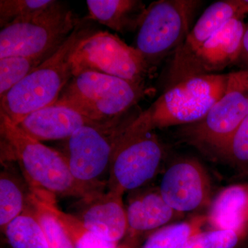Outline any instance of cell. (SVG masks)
Listing matches in <instances>:
<instances>
[{
  "label": "cell",
  "instance_id": "1",
  "mask_svg": "<svg viewBox=\"0 0 248 248\" xmlns=\"http://www.w3.org/2000/svg\"><path fill=\"white\" fill-rule=\"evenodd\" d=\"M0 134L1 158L17 161L31 192L39 200L56 203V197L80 199L107 186V182H78L72 174L66 155L31 138L2 113Z\"/></svg>",
  "mask_w": 248,
  "mask_h": 248
},
{
  "label": "cell",
  "instance_id": "2",
  "mask_svg": "<svg viewBox=\"0 0 248 248\" xmlns=\"http://www.w3.org/2000/svg\"><path fill=\"white\" fill-rule=\"evenodd\" d=\"M94 31L79 23L60 48L24 79L0 97V113L18 125L27 115L53 105L74 76L72 56Z\"/></svg>",
  "mask_w": 248,
  "mask_h": 248
},
{
  "label": "cell",
  "instance_id": "3",
  "mask_svg": "<svg viewBox=\"0 0 248 248\" xmlns=\"http://www.w3.org/2000/svg\"><path fill=\"white\" fill-rule=\"evenodd\" d=\"M228 74L195 77L167 89L134 120L139 128L153 131L189 125L203 118L226 91Z\"/></svg>",
  "mask_w": 248,
  "mask_h": 248
},
{
  "label": "cell",
  "instance_id": "4",
  "mask_svg": "<svg viewBox=\"0 0 248 248\" xmlns=\"http://www.w3.org/2000/svg\"><path fill=\"white\" fill-rule=\"evenodd\" d=\"M146 91L144 83L88 71L72 78L55 104L71 107L91 120L106 122L128 113Z\"/></svg>",
  "mask_w": 248,
  "mask_h": 248
},
{
  "label": "cell",
  "instance_id": "5",
  "mask_svg": "<svg viewBox=\"0 0 248 248\" xmlns=\"http://www.w3.org/2000/svg\"><path fill=\"white\" fill-rule=\"evenodd\" d=\"M80 23L60 1L19 18L0 31V59L11 56L48 59L64 43Z\"/></svg>",
  "mask_w": 248,
  "mask_h": 248
},
{
  "label": "cell",
  "instance_id": "6",
  "mask_svg": "<svg viewBox=\"0 0 248 248\" xmlns=\"http://www.w3.org/2000/svg\"><path fill=\"white\" fill-rule=\"evenodd\" d=\"M248 116V69H241L228 74L223 95L202 120L184 125L179 136L202 153L218 157Z\"/></svg>",
  "mask_w": 248,
  "mask_h": 248
},
{
  "label": "cell",
  "instance_id": "7",
  "mask_svg": "<svg viewBox=\"0 0 248 248\" xmlns=\"http://www.w3.org/2000/svg\"><path fill=\"white\" fill-rule=\"evenodd\" d=\"M202 4L200 0H159L147 6L135 48L151 69L182 45Z\"/></svg>",
  "mask_w": 248,
  "mask_h": 248
},
{
  "label": "cell",
  "instance_id": "8",
  "mask_svg": "<svg viewBox=\"0 0 248 248\" xmlns=\"http://www.w3.org/2000/svg\"><path fill=\"white\" fill-rule=\"evenodd\" d=\"M125 114L106 122L89 124L68 139V164L78 182L100 184L109 170L117 145L139 113Z\"/></svg>",
  "mask_w": 248,
  "mask_h": 248
},
{
  "label": "cell",
  "instance_id": "9",
  "mask_svg": "<svg viewBox=\"0 0 248 248\" xmlns=\"http://www.w3.org/2000/svg\"><path fill=\"white\" fill-rule=\"evenodd\" d=\"M134 120L117 145L108 170V190L122 196L153 179L165 154L164 147L157 135L139 128Z\"/></svg>",
  "mask_w": 248,
  "mask_h": 248
},
{
  "label": "cell",
  "instance_id": "10",
  "mask_svg": "<svg viewBox=\"0 0 248 248\" xmlns=\"http://www.w3.org/2000/svg\"><path fill=\"white\" fill-rule=\"evenodd\" d=\"M72 63L74 76L81 72L95 71L138 83H144L151 71L135 47L102 31L94 32L80 42Z\"/></svg>",
  "mask_w": 248,
  "mask_h": 248
},
{
  "label": "cell",
  "instance_id": "11",
  "mask_svg": "<svg viewBox=\"0 0 248 248\" xmlns=\"http://www.w3.org/2000/svg\"><path fill=\"white\" fill-rule=\"evenodd\" d=\"M246 26L244 19H234L217 31L179 71L167 78V89L195 77L217 74L236 63Z\"/></svg>",
  "mask_w": 248,
  "mask_h": 248
},
{
  "label": "cell",
  "instance_id": "12",
  "mask_svg": "<svg viewBox=\"0 0 248 248\" xmlns=\"http://www.w3.org/2000/svg\"><path fill=\"white\" fill-rule=\"evenodd\" d=\"M168 205L179 213L211 205V184L203 166L192 159L178 160L164 173L159 189Z\"/></svg>",
  "mask_w": 248,
  "mask_h": 248
},
{
  "label": "cell",
  "instance_id": "13",
  "mask_svg": "<svg viewBox=\"0 0 248 248\" xmlns=\"http://www.w3.org/2000/svg\"><path fill=\"white\" fill-rule=\"evenodd\" d=\"M122 197L112 191H94L78 199L70 214L89 231L108 241L120 242L128 229Z\"/></svg>",
  "mask_w": 248,
  "mask_h": 248
},
{
  "label": "cell",
  "instance_id": "14",
  "mask_svg": "<svg viewBox=\"0 0 248 248\" xmlns=\"http://www.w3.org/2000/svg\"><path fill=\"white\" fill-rule=\"evenodd\" d=\"M248 14L246 0H221L209 6L171 58L167 78L179 71L199 48L228 22Z\"/></svg>",
  "mask_w": 248,
  "mask_h": 248
},
{
  "label": "cell",
  "instance_id": "15",
  "mask_svg": "<svg viewBox=\"0 0 248 248\" xmlns=\"http://www.w3.org/2000/svg\"><path fill=\"white\" fill-rule=\"evenodd\" d=\"M75 109L55 104L27 115L19 124L24 133L37 141L71 138L85 125L97 123Z\"/></svg>",
  "mask_w": 248,
  "mask_h": 248
},
{
  "label": "cell",
  "instance_id": "16",
  "mask_svg": "<svg viewBox=\"0 0 248 248\" xmlns=\"http://www.w3.org/2000/svg\"><path fill=\"white\" fill-rule=\"evenodd\" d=\"M207 215L213 230L248 234V182L230 186L212 202Z\"/></svg>",
  "mask_w": 248,
  "mask_h": 248
},
{
  "label": "cell",
  "instance_id": "17",
  "mask_svg": "<svg viewBox=\"0 0 248 248\" xmlns=\"http://www.w3.org/2000/svg\"><path fill=\"white\" fill-rule=\"evenodd\" d=\"M128 232L135 235L159 229L179 213L166 203L158 191H147L129 201Z\"/></svg>",
  "mask_w": 248,
  "mask_h": 248
},
{
  "label": "cell",
  "instance_id": "18",
  "mask_svg": "<svg viewBox=\"0 0 248 248\" xmlns=\"http://www.w3.org/2000/svg\"><path fill=\"white\" fill-rule=\"evenodd\" d=\"M91 19L124 34L138 31L146 6L140 0H88Z\"/></svg>",
  "mask_w": 248,
  "mask_h": 248
},
{
  "label": "cell",
  "instance_id": "19",
  "mask_svg": "<svg viewBox=\"0 0 248 248\" xmlns=\"http://www.w3.org/2000/svg\"><path fill=\"white\" fill-rule=\"evenodd\" d=\"M31 190L9 166L0 175V228L4 231L8 224L24 212Z\"/></svg>",
  "mask_w": 248,
  "mask_h": 248
},
{
  "label": "cell",
  "instance_id": "20",
  "mask_svg": "<svg viewBox=\"0 0 248 248\" xmlns=\"http://www.w3.org/2000/svg\"><path fill=\"white\" fill-rule=\"evenodd\" d=\"M2 232L11 248H48L45 232L28 202L24 212Z\"/></svg>",
  "mask_w": 248,
  "mask_h": 248
},
{
  "label": "cell",
  "instance_id": "21",
  "mask_svg": "<svg viewBox=\"0 0 248 248\" xmlns=\"http://www.w3.org/2000/svg\"><path fill=\"white\" fill-rule=\"evenodd\" d=\"M207 221V215H200L188 221L162 227L147 239L141 248H179L191 236L202 232Z\"/></svg>",
  "mask_w": 248,
  "mask_h": 248
},
{
  "label": "cell",
  "instance_id": "22",
  "mask_svg": "<svg viewBox=\"0 0 248 248\" xmlns=\"http://www.w3.org/2000/svg\"><path fill=\"white\" fill-rule=\"evenodd\" d=\"M28 203L45 232L48 248H75L66 228L54 213L51 203L39 200L32 192Z\"/></svg>",
  "mask_w": 248,
  "mask_h": 248
},
{
  "label": "cell",
  "instance_id": "23",
  "mask_svg": "<svg viewBox=\"0 0 248 248\" xmlns=\"http://www.w3.org/2000/svg\"><path fill=\"white\" fill-rule=\"evenodd\" d=\"M51 207L71 236L75 248H132L128 245L108 241L89 231L76 217L59 210L56 203H51Z\"/></svg>",
  "mask_w": 248,
  "mask_h": 248
},
{
  "label": "cell",
  "instance_id": "24",
  "mask_svg": "<svg viewBox=\"0 0 248 248\" xmlns=\"http://www.w3.org/2000/svg\"><path fill=\"white\" fill-rule=\"evenodd\" d=\"M47 59L11 56L0 59V97L20 82Z\"/></svg>",
  "mask_w": 248,
  "mask_h": 248
},
{
  "label": "cell",
  "instance_id": "25",
  "mask_svg": "<svg viewBox=\"0 0 248 248\" xmlns=\"http://www.w3.org/2000/svg\"><path fill=\"white\" fill-rule=\"evenodd\" d=\"M218 158L226 160L248 175V116L235 130Z\"/></svg>",
  "mask_w": 248,
  "mask_h": 248
},
{
  "label": "cell",
  "instance_id": "26",
  "mask_svg": "<svg viewBox=\"0 0 248 248\" xmlns=\"http://www.w3.org/2000/svg\"><path fill=\"white\" fill-rule=\"evenodd\" d=\"M246 236L233 231H202L191 236L179 248H235Z\"/></svg>",
  "mask_w": 248,
  "mask_h": 248
},
{
  "label": "cell",
  "instance_id": "27",
  "mask_svg": "<svg viewBox=\"0 0 248 248\" xmlns=\"http://www.w3.org/2000/svg\"><path fill=\"white\" fill-rule=\"evenodd\" d=\"M55 0H1L0 1V27L45 9L53 4Z\"/></svg>",
  "mask_w": 248,
  "mask_h": 248
},
{
  "label": "cell",
  "instance_id": "28",
  "mask_svg": "<svg viewBox=\"0 0 248 248\" xmlns=\"http://www.w3.org/2000/svg\"><path fill=\"white\" fill-rule=\"evenodd\" d=\"M236 63H239L242 68L241 69H248V22L246 26L241 53Z\"/></svg>",
  "mask_w": 248,
  "mask_h": 248
},
{
  "label": "cell",
  "instance_id": "29",
  "mask_svg": "<svg viewBox=\"0 0 248 248\" xmlns=\"http://www.w3.org/2000/svg\"><path fill=\"white\" fill-rule=\"evenodd\" d=\"M246 1H247V2L248 3V0H246Z\"/></svg>",
  "mask_w": 248,
  "mask_h": 248
}]
</instances>
